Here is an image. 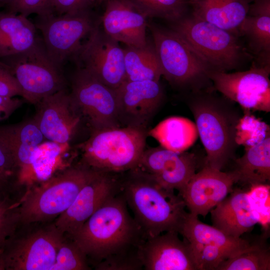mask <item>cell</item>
Segmentation results:
<instances>
[{
    "label": "cell",
    "mask_w": 270,
    "mask_h": 270,
    "mask_svg": "<svg viewBox=\"0 0 270 270\" xmlns=\"http://www.w3.org/2000/svg\"><path fill=\"white\" fill-rule=\"evenodd\" d=\"M123 50L128 81H160L162 72L153 42L140 48L126 46Z\"/></svg>",
    "instance_id": "f1b7e54d"
},
{
    "label": "cell",
    "mask_w": 270,
    "mask_h": 270,
    "mask_svg": "<svg viewBox=\"0 0 270 270\" xmlns=\"http://www.w3.org/2000/svg\"><path fill=\"white\" fill-rule=\"evenodd\" d=\"M270 65L254 62L249 70L234 72L210 70L214 89L244 108L270 111Z\"/></svg>",
    "instance_id": "7c38bea8"
},
{
    "label": "cell",
    "mask_w": 270,
    "mask_h": 270,
    "mask_svg": "<svg viewBox=\"0 0 270 270\" xmlns=\"http://www.w3.org/2000/svg\"><path fill=\"white\" fill-rule=\"evenodd\" d=\"M146 130L130 126L92 131L90 138L78 146L81 162L90 168L116 174L137 166L144 150Z\"/></svg>",
    "instance_id": "5b68a950"
},
{
    "label": "cell",
    "mask_w": 270,
    "mask_h": 270,
    "mask_svg": "<svg viewBox=\"0 0 270 270\" xmlns=\"http://www.w3.org/2000/svg\"><path fill=\"white\" fill-rule=\"evenodd\" d=\"M196 155L176 153L162 146L144 150L136 166L131 170L141 172L162 186L180 192L196 173Z\"/></svg>",
    "instance_id": "2e32d148"
},
{
    "label": "cell",
    "mask_w": 270,
    "mask_h": 270,
    "mask_svg": "<svg viewBox=\"0 0 270 270\" xmlns=\"http://www.w3.org/2000/svg\"><path fill=\"white\" fill-rule=\"evenodd\" d=\"M0 96L14 97L22 96L21 88L14 76L0 61Z\"/></svg>",
    "instance_id": "ab89813d"
},
{
    "label": "cell",
    "mask_w": 270,
    "mask_h": 270,
    "mask_svg": "<svg viewBox=\"0 0 270 270\" xmlns=\"http://www.w3.org/2000/svg\"><path fill=\"white\" fill-rule=\"evenodd\" d=\"M177 33L212 70L228 72L238 68L252 56L238 36L192 14L170 23Z\"/></svg>",
    "instance_id": "52a82bcc"
},
{
    "label": "cell",
    "mask_w": 270,
    "mask_h": 270,
    "mask_svg": "<svg viewBox=\"0 0 270 270\" xmlns=\"http://www.w3.org/2000/svg\"><path fill=\"white\" fill-rule=\"evenodd\" d=\"M179 233L189 242L217 246L231 252L234 256L248 248L252 243L241 237L228 235L214 226L202 222L198 216L190 212Z\"/></svg>",
    "instance_id": "484cf974"
},
{
    "label": "cell",
    "mask_w": 270,
    "mask_h": 270,
    "mask_svg": "<svg viewBox=\"0 0 270 270\" xmlns=\"http://www.w3.org/2000/svg\"><path fill=\"white\" fill-rule=\"evenodd\" d=\"M33 118L45 139L68 144L75 134L82 118L66 89L42 98L36 104Z\"/></svg>",
    "instance_id": "ac0fdd59"
},
{
    "label": "cell",
    "mask_w": 270,
    "mask_h": 270,
    "mask_svg": "<svg viewBox=\"0 0 270 270\" xmlns=\"http://www.w3.org/2000/svg\"><path fill=\"white\" fill-rule=\"evenodd\" d=\"M49 2L50 0H14L6 6V11L26 17L32 14L42 16L46 12Z\"/></svg>",
    "instance_id": "f35d334b"
},
{
    "label": "cell",
    "mask_w": 270,
    "mask_h": 270,
    "mask_svg": "<svg viewBox=\"0 0 270 270\" xmlns=\"http://www.w3.org/2000/svg\"><path fill=\"white\" fill-rule=\"evenodd\" d=\"M97 270H140L146 240L120 190L108 198L70 238Z\"/></svg>",
    "instance_id": "6da1fadb"
},
{
    "label": "cell",
    "mask_w": 270,
    "mask_h": 270,
    "mask_svg": "<svg viewBox=\"0 0 270 270\" xmlns=\"http://www.w3.org/2000/svg\"><path fill=\"white\" fill-rule=\"evenodd\" d=\"M108 0H96V4H100L101 3H102V2H106Z\"/></svg>",
    "instance_id": "ee69618b"
},
{
    "label": "cell",
    "mask_w": 270,
    "mask_h": 270,
    "mask_svg": "<svg viewBox=\"0 0 270 270\" xmlns=\"http://www.w3.org/2000/svg\"><path fill=\"white\" fill-rule=\"evenodd\" d=\"M64 237L54 224L22 238L14 236L3 252L6 270H50Z\"/></svg>",
    "instance_id": "4fadbf2b"
},
{
    "label": "cell",
    "mask_w": 270,
    "mask_h": 270,
    "mask_svg": "<svg viewBox=\"0 0 270 270\" xmlns=\"http://www.w3.org/2000/svg\"><path fill=\"white\" fill-rule=\"evenodd\" d=\"M17 80L22 96L36 104L42 98L66 89L63 71L50 60L42 38L28 50L0 59Z\"/></svg>",
    "instance_id": "ba28073f"
},
{
    "label": "cell",
    "mask_w": 270,
    "mask_h": 270,
    "mask_svg": "<svg viewBox=\"0 0 270 270\" xmlns=\"http://www.w3.org/2000/svg\"><path fill=\"white\" fill-rule=\"evenodd\" d=\"M232 172L237 181L251 186L266 184L270 180V138L268 136L248 148L235 158Z\"/></svg>",
    "instance_id": "4316f807"
},
{
    "label": "cell",
    "mask_w": 270,
    "mask_h": 270,
    "mask_svg": "<svg viewBox=\"0 0 270 270\" xmlns=\"http://www.w3.org/2000/svg\"><path fill=\"white\" fill-rule=\"evenodd\" d=\"M252 0H188L192 14L238 36Z\"/></svg>",
    "instance_id": "cb8c5ba5"
},
{
    "label": "cell",
    "mask_w": 270,
    "mask_h": 270,
    "mask_svg": "<svg viewBox=\"0 0 270 270\" xmlns=\"http://www.w3.org/2000/svg\"><path fill=\"white\" fill-rule=\"evenodd\" d=\"M11 192H0V250L5 248L15 236L19 222L20 201H16Z\"/></svg>",
    "instance_id": "d6a6232c"
},
{
    "label": "cell",
    "mask_w": 270,
    "mask_h": 270,
    "mask_svg": "<svg viewBox=\"0 0 270 270\" xmlns=\"http://www.w3.org/2000/svg\"><path fill=\"white\" fill-rule=\"evenodd\" d=\"M95 4L96 0H50L43 15H61L90 10Z\"/></svg>",
    "instance_id": "74e56055"
},
{
    "label": "cell",
    "mask_w": 270,
    "mask_h": 270,
    "mask_svg": "<svg viewBox=\"0 0 270 270\" xmlns=\"http://www.w3.org/2000/svg\"><path fill=\"white\" fill-rule=\"evenodd\" d=\"M71 88L72 103L92 131L121 126L116 90L78 67L72 78Z\"/></svg>",
    "instance_id": "30bf717a"
},
{
    "label": "cell",
    "mask_w": 270,
    "mask_h": 270,
    "mask_svg": "<svg viewBox=\"0 0 270 270\" xmlns=\"http://www.w3.org/2000/svg\"><path fill=\"white\" fill-rule=\"evenodd\" d=\"M238 182L232 172H224L204 164L179 192L191 214L205 217L224 200Z\"/></svg>",
    "instance_id": "e0dca14e"
},
{
    "label": "cell",
    "mask_w": 270,
    "mask_h": 270,
    "mask_svg": "<svg viewBox=\"0 0 270 270\" xmlns=\"http://www.w3.org/2000/svg\"><path fill=\"white\" fill-rule=\"evenodd\" d=\"M264 242H252L238 254L222 262L216 270H269L270 252Z\"/></svg>",
    "instance_id": "4dcf8cb0"
},
{
    "label": "cell",
    "mask_w": 270,
    "mask_h": 270,
    "mask_svg": "<svg viewBox=\"0 0 270 270\" xmlns=\"http://www.w3.org/2000/svg\"><path fill=\"white\" fill-rule=\"evenodd\" d=\"M176 232H166L146 240L140 251L146 270H196L188 242Z\"/></svg>",
    "instance_id": "ffe728a7"
},
{
    "label": "cell",
    "mask_w": 270,
    "mask_h": 270,
    "mask_svg": "<svg viewBox=\"0 0 270 270\" xmlns=\"http://www.w3.org/2000/svg\"></svg>",
    "instance_id": "f6af8a7d"
},
{
    "label": "cell",
    "mask_w": 270,
    "mask_h": 270,
    "mask_svg": "<svg viewBox=\"0 0 270 270\" xmlns=\"http://www.w3.org/2000/svg\"><path fill=\"white\" fill-rule=\"evenodd\" d=\"M162 76L173 86L186 92L214 88L211 70L185 41L170 28L148 22Z\"/></svg>",
    "instance_id": "8992f818"
},
{
    "label": "cell",
    "mask_w": 270,
    "mask_h": 270,
    "mask_svg": "<svg viewBox=\"0 0 270 270\" xmlns=\"http://www.w3.org/2000/svg\"><path fill=\"white\" fill-rule=\"evenodd\" d=\"M22 103V100L15 96H0V122L8 118Z\"/></svg>",
    "instance_id": "60d3db41"
},
{
    "label": "cell",
    "mask_w": 270,
    "mask_h": 270,
    "mask_svg": "<svg viewBox=\"0 0 270 270\" xmlns=\"http://www.w3.org/2000/svg\"><path fill=\"white\" fill-rule=\"evenodd\" d=\"M44 139L33 118L0 126V146L12 157L16 166V186H28L34 150Z\"/></svg>",
    "instance_id": "44dd1931"
},
{
    "label": "cell",
    "mask_w": 270,
    "mask_h": 270,
    "mask_svg": "<svg viewBox=\"0 0 270 270\" xmlns=\"http://www.w3.org/2000/svg\"><path fill=\"white\" fill-rule=\"evenodd\" d=\"M17 176L18 169L12 158L0 146V192H12Z\"/></svg>",
    "instance_id": "8d00e7d4"
},
{
    "label": "cell",
    "mask_w": 270,
    "mask_h": 270,
    "mask_svg": "<svg viewBox=\"0 0 270 270\" xmlns=\"http://www.w3.org/2000/svg\"><path fill=\"white\" fill-rule=\"evenodd\" d=\"M100 24L92 10L61 15L38 16L34 24L42 36V40L52 62L60 70L72 60L80 48L82 40Z\"/></svg>",
    "instance_id": "9c48e42d"
},
{
    "label": "cell",
    "mask_w": 270,
    "mask_h": 270,
    "mask_svg": "<svg viewBox=\"0 0 270 270\" xmlns=\"http://www.w3.org/2000/svg\"><path fill=\"white\" fill-rule=\"evenodd\" d=\"M120 180V190L146 239L166 232H178L188 212L174 190L136 170Z\"/></svg>",
    "instance_id": "3957f363"
},
{
    "label": "cell",
    "mask_w": 270,
    "mask_h": 270,
    "mask_svg": "<svg viewBox=\"0 0 270 270\" xmlns=\"http://www.w3.org/2000/svg\"><path fill=\"white\" fill-rule=\"evenodd\" d=\"M97 171L80 162L29 188L20 200V224L46 222L58 218Z\"/></svg>",
    "instance_id": "277c9868"
},
{
    "label": "cell",
    "mask_w": 270,
    "mask_h": 270,
    "mask_svg": "<svg viewBox=\"0 0 270 270\" xmlns=\"http://www.w3.org/2000/svg\"><path fill=\"white\" fill-rule=\"evenodd\" d=\"M256 62L270 65V0H252L240 29Z\"/></svg>",
    "instance_id": "603a6c76"
},
{
    "label": "cell",
    "mask_w": 270,
    "mask_h": 270,
    "mask_svg": "<svg viewBox=\"0 0 270 270\" xmlns=\"http://www.w3.org/2000/svg\"><path fill=\"white\" fill-rule=\"evenodd\" d=\"M253 209L260 222L264 228L270 223V186L266 184L252 186L248 192Z\"/></svg>",
    "instance_id": "d590c367"
},
{
    "label": "cell",
    "mask_w": 270,
    "mask_h": 270,
    "mask_svg": "<svg viewBox=\"0 0 270 270\" xmlns=\"http://www.w3.org/2000/svg\"><path fill=\"white\" fill-rule=\"evenodd\" d=\"M214 90L188 92L186 103L206 153L205 164L222 170L235 159L238 131L242 118L236 103L216 94Z\"/></svg>",
    "instance_id": "7a4b0ae2"
},
{
    "label": "cell",
    "mask_w": 270,
    "mask_h": 270,
    "mask_svg": "<svg viewBox=\"0 0 270 270\" xmlns=\"http://www.w3.org/2000/svg\"><path fill=\"white\" fill-rule=\"evenodd\" d=\"M108 86L116 90L126 80L124 50L100 24L90 34L72 60Z\"/></svg>",
    "instance_id": "8fae6325"
},
{
    "label": "cell",
    "mask_w": 270,
    "mask_h": 270,
    "mask_svg": "<svg viewBox=\"0 0 270 270\" xmlns=\"http://www.w3.org/2000/svg\"><path fill=\"white\" fill-rule=\"evenodd\" d=\"M148 18H159L170 23L186 14L188 0H129Z\"/></svg>",
    "instance_id": "1f68e13d"
},
{
    "label": "cell",
    "mask_w": 270,
    "mask_h": 270,
    "mask_svg": "<svg viewBox=\"0 0 270 270\" xmlns=\"http://www.w3.org/2000/svg\"><path fill=\"white\" fill-rule=\"evenodd\" d=\"M188 244L196 270H216L222 262L234 256L217 246L189 242Z\"/></svg>",
    "instance_id": "e575fe53"
},
{
    "label": "cell",
    "mask_w": 270,
    "mask_h": 270,
    "mask_svg": "<svg viewBox=\"0 0 270 270\" xmlns=\"http://www.w3.org/2000/svg\"><path fill=\"white\" fill-rule=\"evenodd\" d=\"M121 126L146 130L164 98L160 81H128L116 90Z\"/></svg>",
    "instance_id": "9a60e30c"
},
{
    "label": "cell",
    "mask_w": 270,
    "mask_h": 270,
    "mask_svg": "<svg viewBox=\"0 0 270 270\" xmlns=\"http://www.w3.org/2000/svg\"><path fill=\"white\" fill-rule=\"evenodd\" d=\"M90 268L84 253L72 239L64 236L50 270H87Z\"/></svg>",
    "instance_id": "836d02e7"
},
{
    "label": "cell",
    "mask_w": 270,
    "mask_h": 270,
    "mask_svg": "<svg viewBox=\"0 0 270 270\" xmlns=\"http://www.w3.org/2000/svg\"><path fill=\"white\" fill-rule=\"evenodd\" d=\"M38 37L34 24L26 16L0 12V59L28 50Z\"/></svg>",
    "instance_id": "d4e9b609"
},
{
    "label": "cell",
    "mask_w": 270,
    "mask_h": 270,
    "mask_svg": "<svg viewBox=\"0 0 270 270\" xmlns=\"http://www.w3.org/2000/svg\"><path fill=\"white\" fill-rule=\"evenodd\" d=\"M14 0H0V8L6 6Z\"/></svg>",
    "instance_id": "7bdbcfd3"
},
{
    "label": "cell",
    "mask_w": 270,
    "mask_h": 270,
    "mask_svg": "<svg viewBox=\"0 0 270 270\" xmlns=\"http://www.w3.org/2000/svg\"><path fill=\"white\" fill-rule=\"evenodd\" d=\"M114 174L96 172L70 207L57 218L54 224L60 232L72 238L102 204L120 190V180Z\"/></svg>",
    "instance_id": "5bb4252c"
},
{
    "label": "cell",
    "mask_w": 270,
    "mask_h": 270,
    "mask_svg": "<svg viewBox=\"0 0 270 270\" xmlns=\"http://www.w3.org/2000/svg\"><path fill=\"white\" fill-rule=\"evenodd\" d=\"M100 25L104 32L126 46L140 48L148 40L146 30L148 18L129 0H108Z\"/></svg>",
    "instance_id": "d6986e66"
},
{
    "label": "cell",
    "mask_w": 270,
    "mask_h": 270,
    "mask_svg": "<svg viewBox=\"0 0 270 270\" xmlns=\"http://www.w3.org/2000/svg\"><path fill=\"white\" fill-rule=\"evenodd\" d=\"M68 146V144L49 140L43 142L36 146L32 158L28 184L30 188L34 182H43L53 176L60 166Z\"/></svg>",
    "instance_id": "f546056e"
},
{
    "label": "cell",
    "mask_w": 270,
    "mask_h": 270,
    "mask_svg": "<svg viewBox=\"0 0 270 270\" xmlns=\"http://www.w3.org/2000/svg\"><path fill=\"white\" fill-rule=\"evenodd\" d=\"M3 252L0 250V270H6V264Z\"/></svg>",
    "instance_id": "b9f144b4"
},
{
    "label": "cell",
    "mask_w": 270,
    "mask_h": 270,
    "mask_svg": "<svg viewBox=\"0 0 270 270\" xmlns=\"http://www.w3.org/2000/svg\"><path fill=\"white\" fill-rule=\"evenodd\" d=\"M160 146L168 150L182 153L186 152L198 137L194 122L182 116H170L159 122L148 132Z\"/></svg>",
    "instance_id": "83f0119b"
},
{
    "label": "cell",
    "mask_w": 270,
    "mask_h": 270,
    "mask_svg": "<svg viewBox=\"0 0 270 270\" xmlns=\"http://www.w3.org/2000/svg\"><path fill=\"white\" fill-rule=\"evenodd\" d=\"M210 212L212 226L234 237H240L258 223L248 192L239 189L232 190Z\"/></svg>",
    "instance_id": "7402d4cb"
}]
</instances>
